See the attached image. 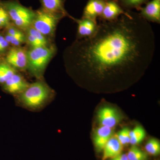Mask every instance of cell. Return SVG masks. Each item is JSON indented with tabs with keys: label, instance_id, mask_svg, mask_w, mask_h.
I'll list each match as a JSON object with an SVG mask.
<instances>
[{
	"label": "cell",
	"instance_id": "cell-1",
	"mask_svg": "<svg viewBox=\"0 0 160 160\" xmlns=\"http://www.w3.org/2000/svg\"><path fill=\"white\" fill-rule=\"evenodd\" d=\"M98 25L94 36L77 41L70 48L69 60L90 91L127 89L151 64L156 47L153 29L139 14L129 11L115 21H100Z\"/></svg>",
	"mask_w": 160,
	"mask_h": 160
},
{
	"label": "cell",
	"instance_id": "cell-2",
	"mask_svg": "<svg viewBox=\"0 0 160 160\" xmlns=\"http://www.w3.org/2000/svg\"><path fill=\"white\" fill-rule=\"evenodd\" d=\"M55 51L54 46H47L32 48L27 52V68L32 74L41 77Z\"/></svg>",
	"mask_w": 160,
	"mask_h": 160
},
{
	"label": "cell",
	"instance_id": "cell-3",
	"mask_svg": "<svg viewBox=\"0 0 160 160\" xmlns=\"http://www.w3.org/2000/svg\"><path fill=\"white\" fill-rule=\"evenodd\" d=\"M50 88L42 82H37L29 85L21 93V101L26 107L36 109L43 105L50 96Z\"/></svg>",
	"mask_w": 160,
	"mask_h": 160
},
{
	"label": "cell",
	"instance_id": "cell-4",
	"mask_svg": "<svg viewBox=\"0 0 160 160\" xmlns=\"http://www.w3.org/2000/svg\"><path fill=\"white\" fill-rule=\"evenodd\" d=\"M10 20L18 29H27L31 26L36 12L26 8L16 1H9L3 3Z\"/></svg>",
	"mask_w": 160,
	"mask_h": 160
},
{
	"label": "cell",
	"instance_id": "cell-5",
	"mask_svg": "<svg viewBox=\"0 0 160 160\" xmlns=\"http://www.w3.org/2000/svg\"><path fill=\"white\" fill-rule=\"evenodd\" d=\"M35 17L32 27L37 30L45 37L52 36L62 15L54 14L43 9L36 12Z\"/></svg>",
	"mask_w": 160,
	"mask_h": 160
},
{
	"label": "cell",
	"instance_id": "cell-6",
	"mask_svg": "<svg viewBox=\"0 0 160 160\" xmlns=\"http://www.w3.org/2000/svg\"><path fill=\"white\" fill-rule=\"evenodd\" d=\"M98 121L100 126L114 129L119 123L121 117L116 109L109 106L101 108L98 111Z\"/></svg>",
	"mask_w": 160,
	"mask_h": 160
},
{
	"label": "cell",
	"instance_id": "cell-7",
	"mask_svg": "<svg viewBox=\"0 0 160 160\" xmlns=\"http://www.w3.org/2000/svg\"><path fill=\"white\" fill-rule=\"evenodd\" d=\"M6 62L14 69L24 70L27 67V52L19 47L12 48L7 53Z\"/></svg>",
	"mask_w": 160,
	"mask_h": 160
},
{
	"label": "cell",
	"instance_id": "cell-8",
	"mask_svg": "<svg viewBox=\"0 0 160 160\" xmlns=\"http://www.w3.org/2000/svg\"><path fill=\"white\" fill-rule=\"evenodd\" d=\"M78 24L77 38L78 39L89 38L94 36L98 29L97 22L88 18H82L77 19L72 18Z\"/></svg>",
	"mask_w": 160,
	"mask_h": 160
},
{
	"label": "cell",
	"instance_id": "cell-9",
	"mask_svg": "<svg viewBox=\"0 0 160 160\" xmlns=\"http://www.w3.org/2000/svg\"><path fill=\"white\" fill-rule=\"evenodd\" d=\"M126 12L115 0H106L100 20L106 22L115 21L122 15L126 14Z\"/></svg>",
	"mask_w": 160,
	"mask_h": 160
},
{
	"label": "cell",
	"instance_id": "cell-10",
	"mask_svg": "<svg viewBox=\"0 0 160 160\" xmlns=\"http://www.w3.org/2000/svg\"><path fill=\"white\" fill-rule=\"evenodd\" d=\"M140 15L148 22L160 23V0H151L140 8Z\"/></svg>",
	"mask_w": 160,
	"mask_h": 160
},
{
	"label": "cell",
	"instance_id": "cell-11",
	"mask_svg": "<svg viewBox=\"0 0 160 160\" xmlns=\"http://www.w3.org/2000/svg\"><path fill=\"white\" fill-rule=\"evenodd\" d=\"M114 135L113 129L100 126L96 129L93 135V142L98 151H102L105 145Z\"/></svg>",
	"mask_w": 160,
	"mask_h": 160
},
{
	"label": "cell",
	"instance_id": "cell-12",
	"mask_svg": "<svg viewBox=\"0 0 160 160\" xmlns=\"http://www.w3.org/2000/svg\"><path fill=\"white\" fill-rule=\"evenodd\" d=\"M106 0H89L84 9L82 18L97 22L102 13Z\"/></svg>",
	"mask_w": 160,
	"mask_h": 160
},
{
	"label": "cell",
	"instance_id": "cell-13",
	"mask_svg": "<svg viewBox=\"0 0 160 160\" xmlns=\"http://www.w3.org/2000/svg\"><path fill=\"white\" fill-rule=\"evenodd\" d=\"M29 85L22 76L15 73L5 83L4 89L11 94H18L22 93Z\"/></svg>",
	"mask_w": 160,
	"mask_h": 160
},
{
	"label": "cell",
	"instance_id": "cell-14",
	"mask_svg": "<svg viewBox=\"0 0 160 160\" xmlns=\"http://www.w3.org/2000/svg\"><path fill=\"white\" fill-rule=\"evenodd\" d=\"M123 146L113 135L105 145L103 149L101 160H109L117 156L122 151Z\"/></svg>",
	"mask_w": 160,
	"mask_h": 160
},
{
	"label": "cell",
	"instance_id": "cell-15",
	"mask_svg": "<svg viewBox=\"0 0 160 160\" xmlns=\"http://www.w3.org/2000/svg\"><path fill=\"white\" fill-rule=\"evenodd\" d=\"M40 2L42 9L46 11L64 16L68 15L64 8L65 0H40Z\"/></svg>",
	"mask_w": 160,
	"mask_h": 160
},
{
	"label": "cell",
	"instance_id": "cell-16",
	"mask_svg": "<svg viewBox=\"0 0 160 160\" xmlns=\"http://www.w3.org/2000/svg\"><path fill=\"white\" fill-rule=\"evenodd\" d=\"M130 144L137 146L142 142L146 137V131L142 126H137L129 132Z\"/></svg>",
	"mask_w": 160,
	"mask_h": 160
},
{
	"label": "cell",
	"instance_id": "cell-17",
	"mask_svg": "<svg viewBox=\"0 0 160 160\" xmlns=\"http://www.w3.org/2000/svg\"><path fill=\"white\" fill-rule=\"evenodd\" d=\"M129 160H147L148 154L137 146H132L126 153Z\"/></svg>",
	"mask_w": 160,
	"mask_h": 160
},
{
	"label": "cell",
	"instance_id": "cell-18",
	"mask_svg": "<svg viewBox=\"0 0 160 160\" xmlns=\"http://www.w3.org/2000/svg\"><path fill=\"white\" fill-rule=\"evenodd\" d=\"M145 149L147 154L157 156L160 153V143L157 139L150 138L145 145Z\"/></svg>",
	"mask_w": 160,
	"mask_h": 160
},
{
	"label": "cell",
	"instance_id": "cell-19",
	"mask_svg": "<svg viewBox=\"0 0 160 160\" xmlns=\"http://www.w3.org/2000/svg\"><path fill=\"white\" fill-rule=\"evenodd\" d=\"M16 73L14 68L8 64L0 65V83H5Z\"/></svg>",
	"mask_w": 160,
	"mask_h": 160
},
{
	"label": "cell",
	"instance_id": "cell-20",
	"mask_svg": "<svg viewBox=\"0 0 160 160\" xmlns=\"http://www.w3.org/2000/svg\"><path fill=\"white\" fill-rule=\"evenodd\" d=\"M122 8L126 9H132L133 8L139 9L141 6L148 2V0H115Z\"/></svg>",
	"mask_w": 160,
	"mask_h": 160
},
{
	"label": "cell",
	"instance_id": "cell-21",
	"mask_svg": "<svg viewBox=\"0 0 160 160\" xmlns=\"http://www.w3.org/2000/svg\"><path fill=\"white\" fill-rule=\"evenodd\" d=\"M130 129L128 127H125L114 135L123 146L130 144Z\"/></svg>",
	"mask_w": 160,
	"mask_h": 160
},
{
	"label": "cell",
	"instance_id": "cell-22",
	"mask_svg": "<svg viewBox=\"0 0 160 160\" xmlns=\"http://www.w3.org/2000/svg\"><path fill=\"white\" fill-rule=\"evenodd\" d=\"M10 20L9 14L3 3H0V28L8 26Z\"/></svg>",
	"mask_w": 160,
	"mask_h": 160
},
{
	"label": "cell",
	"instance_id": "cell-23",
	"mask_svg": "<svg viewBox=\"0 0 160 160\" xmlns=\"http://www.w3.org/2000/svg\"><path fill=\"white\" fill-rule=\"evenodd\" d=\"M27 33L31 35L32 36L34 37L35 38L37 39L40 42L43 43L46 46H49L48 45V42L47 41L46 37L43 35L42 33L38 31L36 29H35L32 26H30L28 29H27Z\"/></svg>",
	"mask_w": 160,
	"mask_h": 160
},
{
	"label": "cell",
	"instance_id": "cell-24",
	"mask_svg": "<svg viewBox=\"0 0 160 160\" xmlns=\"http://www.w3.org/2000/svg\"><path fill=\"white\" fill-rule=\"evenodd\" d=\"M26 41H27L29 45L31 46L32 48L47 46H45L43 43L35 38L34 37L28 33H27V36H26Z\"/></svg>",
	"mask_w": 160,
	"mask_h": 160
},
{
	"label": "cell",
	"instance_id": "cell-25",
	"mask_svg": "<svg viewBox=\"0 0 160 160\" xmlns=\"http://www.w3.org/2000/svg\"><path fill=\"white\" fill-rule=\"evenodd\" d=\"M6 34L9 35L12 37H14L22 38H26V36L23 34L19 29L14 27H10L7 30Z\"/></svg>",
	"mask_w": 160,
	"mask_h": 160
},
{
	"label": "cell",
	"instance_id": "cell-26",
	"mask_svg": "<svg viewBox=\"0 0 160 160\" xmlns=\"http://www.w3.org/2000/svg\"><path fill=\"white\" fill-rule=\"evenodd\" d=\"M109 160H129L127 157L126 153H123L122 152L121 154L118 155L117 156L115 157V158L110 159Z\"/></svg>",
	"mask_w": 160,
	"mask_h": 160
}]
</instances>
